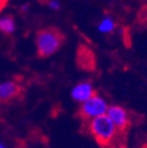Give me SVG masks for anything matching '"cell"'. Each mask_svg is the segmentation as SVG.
<instances>
[{
	"label": "cell",
	"mask_w": 147,
	"mask_h": 148,
	"mask_svg": "<svg viewBox=\"0 0 147 148\" xmlns=\"http://www.w3.org/2000/svg\"><path fill=\"white\" fill-rule=\"evenodd\" d=\"M87 128L88 132L97 140V142L102 147H108L117 143L119 131L112 123V121L107 118V115L89 120L87 123Z\"/></svg>",
	"instance_id": "cell-1"
},
{
	"label": "cell",
	"mask_w": 147,
	"mask_h": 148,
	"mask_svg": "<svg viewBox=\"0 0 147 148\" xmlns=\"http://www.w3.org/2000/svg\"><path fill=\"white\" fill-rule=\"evenodd\" d=\"M63 44V35L53 28H47L38 32L35 39L36 49L40 57H49L54 54Z\"/></svg>",
	"instance_id": "cell-2"
},
{
	"label": "cell",
	"mask_w": 147,
	"mask_h": 148,
	"mask_svg": "<svg viewBox=\"0 0 147 148\" xmlns=\"http://www.w3.org/2000/svg\"><path fill=\"white\" fill-rule=\"evenodd\" d=\"M108 107H109V105L107 103V100L104 97H101L99 94H94L87 101L81 103L80 115L84 120L89 121L95 118L106 115Z\"/></svg>",
	"instance_id": "cell-3"
},
{
	"label": "cell",
	"mask_w": 147,
	"mask_h": 148,
	"mask_svg": "<svg viewBox=\"0 0 147 148\" xmlns=\"http://www.w3.org/2000/svg\"><path fill=\"white\" fill-rule=\"evenodd\" d=\"M107 118L112 121V123L115 126V128L119 131V133L124 132L127 129V127L130 126L131 122V118L128 112L121 106H109L107 109V113H106Z\"/></svg>",
	"instance_id": "cell-4"
},
{
	"label": "cell",
	"mask_w": 147,
	"mask_h": 148,
	"mask_svg": "<svg viewBox=\"0 0 147 148\" xmlns=\"http://www.w3.org/2000/svg\"><path fill=\"white\" fill-rule=\"evenodd\" d=\"M94 94H95L94 87L89 81L79 82L78 85H76L74 87L72 88V92H71L72 99L74 101H77V102H79V103H82V102L87 101Z\"/></svg>",
	"instance_id": "cell-5"
},
{
	"label": "cell",
	"mask_w": 147,
	"mask_h": 148,
	"mask_svg": "<svg viewBox=\"0 0 147 148\" xmlns=\"http://www.w3.org/2000/svg\"><path fill=\"white\" fill-rule=\"evenodd\" d=\"M20 93V86L14 80H7L0 82V102L12 100Z\"/></svg>",
	"instance_id": "cell-6"
},
{
	"label": "cell",
	"mask_w": 147,
	"mask_h": 148,
	"mask_svg": "<svg viewBox=\"0 0 147 148\" xmlns=\"http://www.w3.org/2000/svg\"><path fill=\"white\" fill-rule=\"evenodd\" d=\"M117 27V24L114 21L113 18H111L109 15H106L104 16L102 19L99 21L98 24V31L102 34H109L112 33Z\"/></svg>",
	"instance_id": "cell-7"
},
{
	"label": "cell",
	"mask_w": 147,
	"mask_h": 148,
	"mask_svg": "<svg viewBox=\"0 0 147 148\" xmlns=\"http://www.w3.org/2000/svg\"><path fill=\"white\" fill-rule=\"evenodd\" d=\"M15 21L11 15H5L0 18V31L5 34H12L15 31Z\"/></svg>",
	"instance_id": "cell-8"
},
{
	"label": "cell",
	"mask_w": 147,
	"mask_h": 148,
	"mask_svg": "<svg viewBox=\"0 0 147 148\" xmlns=\"http://www.w3.org/2000/svg\"><path fill=\"white\" fill-rule=\"evenodd\" d=\"M47 5L52 11H59L61 7V3L58 1V0H51V1L47 3Z\"/></svg>",
	"instance_id": "cell-9"
},
{
	"label": "cell",
	"mask_w": 147,
	"mask_h": 148,
	"mask_svg": "<svg viewBox=\"0 0 147 148\" xmlns=\"http://www.w3.org/2000/svg\"><path fill=\"white\" fill-rule=\"evenodd\" d=\"M27 11H28V5L27 4H24L21 6V12H27Z\"/></svg>",
	"instance_id": "cell-10"
},
{
	"label": "cell",
	"mask_w": 147,
	"mask_h": 148,
	"mask_svg": "<svg viewBox=\"0 0 147 148\" xmlns=\"http://www.w3.org/2000/svg\"><path fill=\"white\" fill-rule=\"evenodd\" d=\"M105 148H122V147L119 146V145H117V143H114V145H112V146H108V147H105Z\"/></svg>",
	"instance_id": "cell-11"
},
{
	"label": "cell",
	"mask_w": 147,
	"mask_h": 148,
	"mask_svg": "<svg viewBox=\"0 0 147 148\" xmlns=\"http://www.w3.org/2000/svg\"><path fill=\"white\" fill-rule=\"evenodd\" d=\"M5 1H3V0H0V12H1V10L4 8V6H5Z\"/></svg>",
	"instance_id": "cell-12"
},
{
	"label": "cell",
	"mask_w": 147,
	"mask_h": 148,
	"mask_svg": "<svg viewBox=\"0 0 147 148\" xmlns=\"http://www.w3.org/2000/svg\"><path fill=\"white\" fill-rule=\"evenodd\" d=\"M0 148H5V146H4L3 143H0Z\"/></svg>",
	"instance_id": "cell-13"
}]
</instances>
